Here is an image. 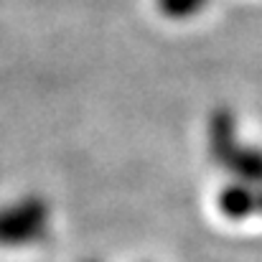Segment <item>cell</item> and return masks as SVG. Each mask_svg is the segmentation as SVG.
<instances>
[{
	"instance_id": "1",
	"label": "cell",
	"mask_w": 262,
	"mask_h": 262,
	"mask_svg": "<svg viewBox=\"0 0 262 262\" xmlns=\"http://www.w3.org/2000/svg\"><path fill=\"white\" fill-rule=\"evenodd\" d=\"M206 5V0H158V8L168 18H188L199 13Z\"/></svg>"
}]
</instances>
